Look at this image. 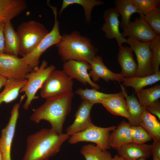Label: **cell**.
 I'll return each instance as SVG.
<instances>
[{
	"label": "cell",
	"mask_w": 160,
	"mask_h": 160,
	"mask_svg": "<svg viewBox=\"0 0 160 160\" xmlns=\"http://www.w3.org/2000/svg\"><path fill=\"white\" fill-rule=\"evenodd\" d=\"M66 133H59L51 129H43L29 135L23 160H48L60 151L69 139Z\"/></svg>",
	"instance_id": "1"
},
{
	"label": "cell",
	"mask_w": 160,
	"mask_h": 160,
	"mask_svg": "<svg viewBox=\"0 0 160 160\" xmlns=\"http://www.w3.org/2000/svg\"><path fill=\"white\" fill-rule=\"evenodd\" d=\"M74 95L72 92L46 99L43 105L33 110L30 120L37 124L42 120L47 121L52 129L58 133H62L63 124L71 111Z\"/></svg>",
	"instance_id": "2"
},
{
	"label": "cell",
	"mask_w": 160,
	"mask_h": 160,
	"mask_svg": "<svg viewBox=\"0 0 160 160\" xmlns=\"http://www.w3.org/2000/svg\"><path fill=\"white\" fill-rule=\"evenodd\" d=\"M55 45L64 62L72 60L89 63L98 52L89 38L76 31L62 35L60 41Z\"/></svg>",
	"instance_id": "3"
},
{
	"label": "cell",
	"mask_w": 160,
	"mask_h": 160,
	"mask_svg": "<svg viewBox=\"0 0 160 160\" xmlns=\"http://www.w3.org/2000/svg\"><path fill=\"white\" fill-rule=\"evenodd\" d=\"M16 31L20 40L19 54L23 57L31 52L49 32L43 24L34 20L22 23Z\"/></svg>",
	"instance_id": "4"
},
{
	"label": "cell",
	"mask_w": 160,
	"mask_h": 160,
	"mask_svg": "<svg viewBox=\"0 0 160 160\" xmlns=\"http://www.w3.org/2000/svg\"><path fill=\"white\" fill-rule=\"evenodd\" d=\"M73 82L63 70L55 69L49 74L40 91L41 97L46 99L72 92Z\"/></svg>",
	"instance_id": "5"
},
{
	"label": "cell",
	"mask_w": 160,
	"mask_h": 160,
	"mask_svg": "<svg viewBox=\"0 0 160 160\" xmlns=\"http://www.w3.org/2000/svg\"><path fill=\"white\" fill-rule=\"evenodd\" d=\"M47 62L43 60L40 66L28 73L26 76L27 82L21 89L20 92H25L26 99L23 104L24 109L27 110L32 101L37 99L38 96L36 94L38 90L41 89L44 83L50 73L55 67L53 65L47 66Z\"/></svg>",
	"instance_id": "6"
},
{
	"label": "cell",
	"mask_w": 160,
	"mask_h": 160,
	"mask_svg": "<svg viewBox=\"0 0 160 160\" xmlns=\"http://www.w3.org/2000/svg\"><path fill=\"white\" fill-rule=\"evenodd\" d=\"M47 4L52 9L54 16L53 28L31 52L22 58L23 60L33 70L39 68V59L43 53L49 47L57 44L61 38V35L59 31V23L57 19V7L51 5L49 1H47Z\"/></svg>",
	"instance_id": "7"
},
{
	"label": "cell",
	"mask_w": 160,
	"mask_h": 160,
	"mask_svg": "<svg viewBox=\"0 0 160 160\" xmlns=\"http://www.w3.org/2000/svg\"><path fill=\"white\" fill-rule=\"evenodd\" d=\"M116 128L114 126L102 127L93 124L85 130L71 136L68 142L71 144L81 142H92L102 150H107L111 148L109 144L110 132Z\"/></svg>",
	"instance_id": "8"
},
{
	"label": "cell",
	"mask_w": 160,
	"mask_h": 160,
	"mask_svg": "<svg viewBox=\"0 0 160 160\" xmlns=\"http://www.w3.org/2000/svg\"><path fill=\"white\" fill-rule=\"evenodd\" d=\"M32 70L22 58L7 53L0 54V75L7 79H25Z\"/></svg>",
	"instance_id": "9"
},
{
	"label": "cell",
	"mask_w": 160,
	"mask_h": 160,
	"mask_svg": "<svg viewBox=\"0 0 160 160\" xmlns=\"http://www.w3.org/2000/svg\"><path fill=\"white\" fill-rule=\"evenodd\" d=\"M127 43L136 56L137 70L136 76L144 77L153 74L151 53L149 47L150 41L141 42L129 37Z\"/></svg>",
	"instance_id": "10"
},
{
	"label": "cell",
	"mask_w": 160,
	"mask_h": 160,
	"mask_svg": "<svg viewBox=\"0 0 160 160\" xmlns=\"http://www.w3.org/2000/svg\"><path fill=\"white\" fill-rule=\"evenodd\" d=\"M13 106L11 112L9 121L1 131L0 137V151L3 160H11V151L12 142L14 137L17 123L19 116V108L23 100Z\"/></svg>",
	"instance_id": "11"
},
{
	"label": "cell",
	"mask_w": 160,
	"mask_h": 160,
	"mask_svg": "<svg viewBox=\"0 0 160 160\" xmlns=\"http://www.w3.org/2000/svg\"><path fill=\"white\" fill-rule=\"evenodd\" d=\"M143 16L140 14L134 21H130L123 27L121 33L122 37H133L141 42H149L154 39L157 35L145 21Z\"/></svg>",
	"instance_id": "12"
},
{
	"label": "cell",
	"mask_w": 160,
	"mask_h": 160,
	"mask_svg": "<svg viewBox=\"0 0 160 160\" xmlns=\"http://www.w3.org/2000/svg\"><path fill=\"white\" fill-rule=\"evenodd\" d=\"M90 69L89 64L85 61L69 60L64 62L63 70L71 79H75L84 85L87 84L97 90L100 87L91 79L88 71Z\"/></svg>",
	"instance_id": "13"
},
{
	"label": "cell",
	"mask_w": 160,
	"mask_h": 160,
	"mask_svg": "<svg viewBox=\"0 0 160 160\" xmlns=\"http://www.w3.org/2000/svg\"><path fill=\"white\" fill-rule=\"evenodd\" d=\"M120 15L114 8L105 10L103 15L104 23L101 29L107 38L115 39L119 47L122 46L123 43L127 42V39L122 37L119 31L120 22L119 17Z\"/></svg>",
	"instance_id": "14"
},
{
	"label": "cell",
	"mask_w": 160,
	"mask_h": 160,
	"mask_svg": "<svg viewBox=\"0 0 160 160\" xmlns=\"http://www.w3.org/2000/svg\"><path fill=\"white\" fill-rule=\"evenodd\" d=\"M93 105L86 100H83L76 112L73 122L66 129L67 135L71 136L93 124L90 115Z\"/></svg>",
	"instance_id": "15"
},
{
	"label": "cell",
	"mask_w": 160,
	"mask_h": 160,
	"mask_svg": "<svg viewBox=\"0 0 160 160\" xmlns=\"http://www.w3.org/2000/svg\"><path fill=\"white\" fill-rule=\"evenodd\" d=\"M89 64L90 69L89 74L94 82L98 81L100 78L107 82L110 81H123L124 78L120 73H114L109 70L105 65L101 56L95 55Z\"/></svg>",
	"instance_id": "16"
},
{
	"label": "cell",
	"mask_w": 160,
	"mask_h": 160,
	"mask_svg": "<svg viewBox=\"0 0 160 160\" xmlns=\"http://www.w3.org/2000/svg\"><path fill=\"white\" fill-rule=\"evenodd\" d=\"M132 52L131 48L128 46L119 47L117 60L121 69L120 73L124 78L136 76L137 65Z\"/></svg>",
	"instance_id": "17"
},
{
	"label": "cell",
	"mask_w": 160,
	"mask_h": 160,
	"mask_svg": "<svg viewBox=\"0 0 160 160\" xmlns=\"http://www.w3.org/2000/svg\"><path fill=\"white\" fill-rule=\"evenodd\" d=\"M25 0H0V23L11 21L27 8Z\"/></svg>",
	"instance_id": "18"
},
{
	"label": "cell",
	"mask_w": 160,
	"mask_h": 160,
	"mask_svg": "<svg viewBox=\"0 0 160 160\" xmlns=\"http://www.w3.org/2000/svg\"><path fill=\"white\" fill-rule=\"evenodd\" d=\"M118 155L125 160H136L141 157L146 159L151 155V145L133 142L126 144L117 150Z\"/></svg>",
	"instance_id": "19"
},
{
	"label": "cell",
	"mask_w": 160,
	"mask_h": 160,
	"mask_svg": "<svg viewBox=\"0 0 160 160\" xmlns=\"http://www.w3.org/2000/svg\"><path fill=\"white\" fill-rule=\"evenodd\" d=\"M132 142L131 126L124 120L110 134V146L117 150L123 145Z\"/></svg>",
	"instance_id": "20"
},
{
	"label": "cell",
	"mask_w": 160,
	"mask_h": 160,
	"mask_svg": "<svg viewBox=\"0 0 160 160\" xmlns=\"http://www.w3.org/2000/svg\"><path fill=\"white\" fill-rule=\"evenodd\" d=\"M126 101L129 116L127 119L131 126L139 125L145 108L140 104L133 94L129 95L123 85H120Z\"/></svg>",
	"instance_id": "21"
},
{
	"label": "cell",
	"mask_w": 160,
	"mask_h": 160,
	"mask_svg": "<svg viewBox=\"0 0 160 160\" xmlns=\"http://www.w3.org/2000/svg\"><path fill=\"white\" fill-rule=\"evenodd\" d=\"M26 79L18 80L13 79H7L4 89L0 93V105L4 102L9 103L18 97L21 89L25 84Z\"/></svg>",
	"instance_id": "22"
},
{
	"label": "cell",
	"mask_w": 160,
	"mask_h": 160,
	"mask_svg": "<svg viewBox=\"0 0 160 160\" xmlns=\"http://www.w3.org/2000/svg\"><path fill=\"white\" fill-rule=\"evenodd\" d=\"M4 33L5 53L17 56L20 47V39L10 21L4 23Z\"/></svg>",
	"instance_id": "23"
},
{
	"label": "cell",
	"mask_w": 160,
	"mask_h": 160,
	"mask_svg": "<svg viewBox=\"0 0 160 160\" xmlns=\"http://www.w3.org/2000/svg\"><path fill=\"white\" fill-rule=\"evenodd\" d=\"M124 95H118L104 100L101 104L111 114L127 119L129 115Z\"/></svg>",
	"instance_id": "24"
},
{
	"label": "cell",
	"mask_w": 160,
	"mask_h": 160,
	"mask_svg": "<svg viewBox=\"0 0 160 160\" xmlns=\"http://www.w3.org/2000/svg\"><path fill=\"white\" fill-rule=\"evenodd\" d=\"M160 80V71L144 77L134 76L124 78L123 86L133 88L136 93L144 87L154 84Z\"/></svg>",
	"instance_id": "25"
},
{
	"label": "cell",
	"mask_w": 160,
	"mask_h": 160,
	"mask_svg": "<svg viewBox=\"0 0 160 160\" xmlns=\"http://www.w3.org/2000/svg\"><path fill=\"white\" fill-rule=\"evenodd\" d=\"M75 92L79 95L83 100H86L94 105L97 103L101 104L104 100L118 95H124L123 92L114 94H106L97 91L93 88L83 89L78 88Z\"/></svg>",
	"instance_id": "26"
},
{
	"label": "cell",
	"mask_w": 160,
	"mask_h": 160,
	"mask_svg": "<svg viewBox=\"0 0 160 160\" xmlns=\"http://www.w3.org/2000/svg\"><path fill=\"white\" fill-rule=\"evenodd\" d=\"M139 125L143 127L153 140H160V123L155 116L145 109Z\"/></svg>",
	"instance_id": "27"
},
{
	"label": "cell",
	"mask_w": 160,
	"mask_h": 160,
	"mask_svg": "<svg viewBox=\"0 0 160 160\" xmlns=\"http://www.w3.org/2000/svg\"><path fill=\"white\" fill-rule=\"evenodd\" d=\"M114 5L115 10L121 16L120 26L122 28L130 21L132 14L136 13L139 14L131 0H115Z\"/></svg>",
	"instance_id": "28"
},
{
	"label": "cell",
	"mask_w": 160,
	"mask_h": 160,
	"mask_svg": "<svg viewBox=\"0 0 160 160\" xmlns=\"http://www.w3.org/2000/svg\"><path fill=\"white\" fill-rule=\"evenodd\" d=\"M104 4L101 0H63L60 8L59 15L63 11L70 5L77 4L80 5L83 7L85 13L86 22L89 23L92 18V12L93 8L96 6H100Z\"/></svg>",
	"instance_id": "29"
},
{
	"label": "cell",
	"mask_w": 160,
	"mask_h": 160,
	"mask_svg": "<svg viewBox=\"0 0 160 160\" xmlns=\"http://www.w3.org/2000/svg\"><path fill=\"white\" fill-rule=\"evenodd\" d=\"M136 93L138 101L145 109L160 98V84H158L150 88L141 89Z\"/></svg>",
	"instance_id": "30"
},
{
	"label": "cell",
	"mask_w": 160,
	"mask_h": 160,
	"mask_svg": "<svg viewBox=\"0 0 160 160\" xmlns=\"http://www.w3.org/2000/svg\"><path fill=\"white\" fill-rule=\"evenodd\" d=\"M80 153L86 160H111L112 157L109 152L102 150L96 145L91 144L83 146Z\"/></svg>",
	"instance_id": "31"
},
{
	"label": "cell",
	"mask_w": 160,
	"mask_h": 160,
	"mask_svg": "<svg viewBox=\"0 0 160 160\" xmlns=\"http://www.w3.org/2000/svg\"><path fill=\"white\" fill-rule=\"evenodd\" d=\"M150 49L151 53V66L153 74L160 71V35L150 41Z\"/></svg>",
	"instance_id": "32"
},
{
	"label": "cell",
	"mask_w": 160,
	"mask_h": 160,
	"mask_svg": "<svg viewBox=\"0 0 160 160\" xmlns=\"http://www.w3.org/2000/svg\"><path fill=\"white\" fill-rule=\"evenodd\" d=\"M140 14L145 15L157 7L160 4V0H131Z\"/></svg>",
	"instance_id": "33"
},
{
	"label": "cell",
	"mask_w": 160,
	"mask_h": 160,
	"mask_svg": "<svg viewBox=\"0 0 160 160\" xmlns=\"http://www.w3.org/2000/svg\"><path fill=\"white\" fill-rule=\"evenodd\" d=\"M143 18L147 23L157 36L160 35V9L157 7L144 15Z\"/></svg>",
	"instance_id": "34"
},
{
	"label": "cell",
	"mask_w": 160,
	"mask_h": 160,
	"mask_svg": "<svg viewBox=\"0 0 160 160\" xmlns=\"http://www.w3.org/2000/svg\"><path fill=\"white\" fill-rule=\"evenodd\" d=\"M131 135L132 142L137 144H144L152 139L145 129L140 125L131 126Z\"/></svg>",
	"instance_id": "35"
},
{
	"label": "cell",
	"mask_w": 160,
	"mask_h": 160,
	"mask_svg": "<svg viewBox=\"0 0 160 160\" xmlns=\"http://www.w3.org/2000/svg\"><path fill=\"white\" fill-rule=\"evenodd\" d=\"M150 113L156 116L160 120V102L158 100L145 109Z\"/></svg>",
	"instance_id": "36"
},
{
	"label": "cell",
	"mask_w": 160,
	"mask_h": 160,
	"mask_svg": "<svg viewBox=\"0 0 160 160\" xmlns=\"http://www.w3.org/2000/svg\"><path fill=\"white\" fill-rule=\"evenodd\" d=\"M151 150L153 157L160 159V140H153L151 145Z\"/></svg>",
	"instance_id": "37"
},
{
	"label": "cell",
	"mask_w": 160,
	"mask_h": 160,
	"mask_svg": "<svg viewBox=\"0 0 160 160\" xmlns=\"http://www.w3.org/2000/svg\"><path fill=\"white\" fill-rule=\"evenodd\" d=\"M2 22L0 23V54L5 53V48L4 28V23Z\"/></svg>",
	"instance_id": "38"
},
{
	"label": "cell",
	"mask_w": 160,
	"mask_h": 160,
	"mask_svg": "<svg viewBox=\"0 0 160 160\" xmlns=\"http://www.w3.org/2000/svg\"><path fill=\"white\" fill-rule=\"evenodd\" d=\"M7 79L0 75V89L4 86Z\"/></svg>",
	"instance_id": "39"
},
{
	"label": "cell",
	"mask_w": 160,
	"mask_h": 160,
	"mask_svg": "<svg viewBox=\"0 0 160 160\" xmlns=\"http://www.w3.org/2000/svg\"><path fill=\"white\" fill-rule=\"evenodd\" d=\"M111 160H125L118 155H116Z\"/></svg>",
	"instance_id": "40"
},
{
	"label": "cell",
	"mask_w": 160,
	"mask_h": 160,
	"mask_svg": "<svg viewBox=\"0 0 160 160\" xmlns=\"http://www.w3.org/2000/svg\"><path fill=\"white\" fill-rule=\"evenodd\" d=\"M146 159L144 157H141L140 158L136 160H146Z\"/></svg>",
	"instance_id": "41"
},
{
	"label": "cell",
	"mask_w": 160,
	"mask_h": 160,
	"mask_svg": "<svg viewBox=\"0 0 160 160\" xmlns=\"http://www.w3.org/2000/svg\"><path fill=\"white\" fill-rule=\"evenodd\" d=\"M0 160H3L1 153L0 151Z\"/></svg>",
	"instance_id": "42"
},
{
	"label": "cell",
	"mask_w": 160,
	"mask_h": 160,
	"mask_svg": "<svg viewBox=\"0 0 160 160\" xmlns=\"http://www.w3.org/2000/svg\"><path fill=\"white\" fill-rule=\"evenodd\" d=\"M152 160H160V159L156 157H153Z\"/></svg>",
	"instance_id": "43"
}]
</instances>
